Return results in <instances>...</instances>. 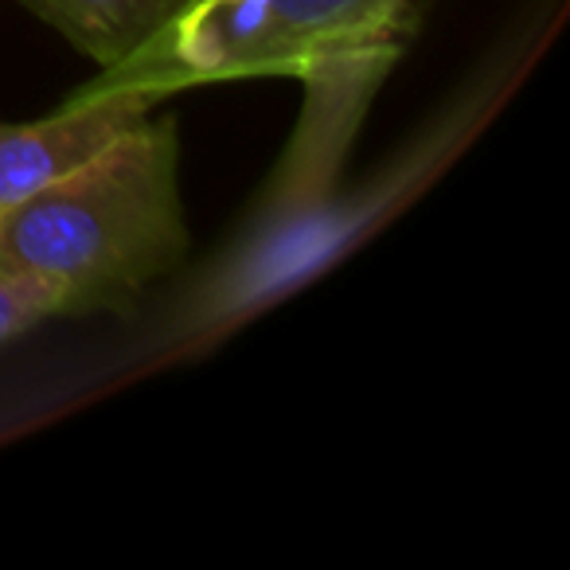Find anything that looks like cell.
<instances>
[{
    "label": "cell",
    "mask_w": 570,
    "mask_h": 570,
    "mask_svg": "<svg viewBox=\"0 0 570 570\" xmlns=\"http://www.w3.org/2000/svg\"><path fill=\"white\" fill-rule=\"evenodd\" d=\"M191 250L176 118H141L0 219V269L63 289L67 317L126 313Z\"/></svg>",
    "instance_id": "cell-1"
},
{
    "label": "cell",
    "mask_w": 570,
    "mask_h": 570,
    "mask_svg": "<svg viewBox=\"0 0 570 570\" xmlns=\"http://www.w3.org/2000/svg\"><path fill=\"white\" fill-rule=\"evenodd\" d=\"M153 102L160 98L95 79L48 118L0 126V219L149 118Z\"/></svg>",
    "instance_id": "cell-2"
},
{
    "label": "cell",
    "mask_w": 570,
    "mask_h": 570,
    "mask_svg": "<svg viewBox=\"0 0 570 570\" xmlns=\"http://www.w3.org/2000/svg\"><path fill=\"white\" fill-rule=\"evenodd\" d=\"M32 17L56 28L67 43L95 59L102 71L126 63L165 28L184 0H20Z\"/></svg>",
    "instance_id": "cell-4"
},
{
    "label": "cell",
    "mask_w": 570,
    "mask_h": 570,
    "mask_svg": "<svg viewBox=\"0 0 570 570\" xmlns=\"http://www.w3.org/2000/svg\"><path fill=\"white\" fill-rule=\"evenodd\" d=\"M411 9L414 0H266V24L243 63V79L302 75L336 51L399 48Z\"/></svg>",
    "instance_id": "cell-3"
},
{
    "label": "cell",
    "mask_w": 570,
    "mask_h": 570,
    "mask_svg": "<svg viewBox=\"0 0 570 570\" xmlns=\"http://www.w3.org/2000/svg\"><path fill=\"white\" fill-rule=\"evenodd\" d=\"M56 317H67V297L51 277L32 269H0V344Z\"/></svg>",
    "instance_id": "cell-5"
}]
</instances>
